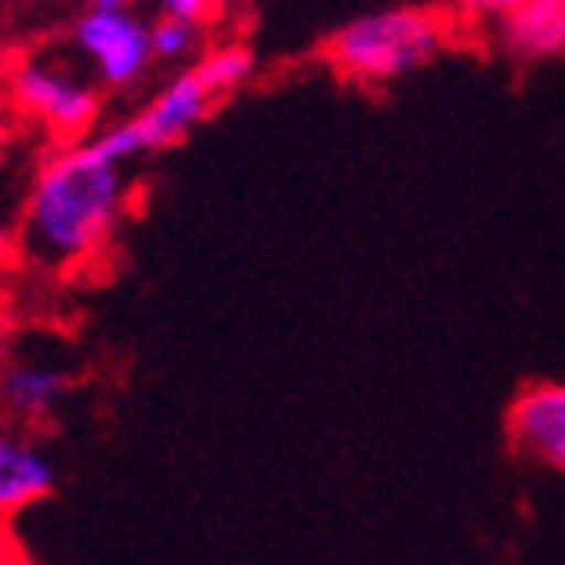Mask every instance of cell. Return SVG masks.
<instances>
[{"mask_svg":"<svg viewBox=\"0 0 565 565\" xmlns=\"http://www.w3.org/2000/svg\"><path fill=\"white\" fill-rule=\"evenodd\" d=\"M79 56L92 64L104 87L139 84L154 64L151 24L127 4V0H95L72 24Z\"/></svg>","mask_w":565,"mask_h":565,"instance_id":"obj_4","label":"cell"},{"mask_svg":"<svg viewBox=\"0 0 565 565\" xmlns=\"http://www.w3.org/2000/svg\"><path fill=\"white\" fill-rule=\"evenodd\" d=\"M202 29H190L179 20H154L151 24V52L159 64H186L190 56H199Z\"/></svg>","mask_w":565,"mask_h":565,"instance_id":"obj_11","label":"cell"},{"mask_svg":"<svg viewBox=\"0 0 565 565\" xmlns=\"http://www.w3.org/2000/svg\"><path fill=\"white\" fill-rule=\"evenodd\" d=\"M217 12H222V4H214V0H162L159 4L162 20H179L190 29H206Z\"/></svg>","mask_w":565,"mask_h":565,"instance_id":"obj_12","label":"cell"},{"mask_svg":"<svg viewBox=\"0 0 565 565\" xmlns=\"http://www.w3.org/2000/svg\"><path fill=\"white\" fill-rule=\"evenodd\" d=\"M507 44L530 60L565 52V0H522L502 12Z\"/></svg>","mask_w":565,"mask_h":565,"instance_id":"obj_9","label":"cell"},{"mask_svg":"<svg viewBox=\"0 0 565 565\" xmlns=\"http://www.w3.org/2000/svg\"><path fill=\"white\" fill-rule=\"evenodd\" d=\"M444 47V24L424 9H376L332 32L324 56L344 79L392 84L427 67Z\"/></svg>","mask_w":565,"mask_h":565,"instance_id":"obj_2","label":"cell"},{"mask_svg":"<svg viewBox=\"0 0 565 565\" xmlns=\"http://www.w3.org/2000/svg\"><path fill=\"white\" fill-rule=\"evenodd\" d=\"M12 104L24 115H36L60 139H79L99 119V92L84 76L47 60H24L9 76Z\"/></svg>","mask_w":565,"mask_h":565,"instance_id":"obj_5","label":"cell"},{"mask_svg":"<svg viewBox=\"0 0 565 565\" xmlns=\"http://www.w3.org/2000/svg\"><path fill=\"white\" fill-rule=\"evenodd\" d=\"M0 565H20V546H17V534L4 519H0Z\"/></svg>","mask_w":565,"mask_h":565,"instance_id":"obj_13","label":"cell"},{"mask_svg":"<svg viewBox=\"0 0 565 565\" xmlns=\"http://www.w3.org/2000/svg\"><path fill=\"white\" fill-rule=\"evenodd\" d=\"M56 490V462L24 431H0V519L36 507Z\"/></svg>","mask_w":565,"mask_h":565,"instance_id":"obj_8","label":"cell"},{"mask_svg":"<svg viewBox=\"0 0 565 565\" xmlns=\"http://www.w3.org/2000/svg\"><path fill=\"white\" fill-rule=\"evenodd\" d=\"M76 384V372L64 356L20 344L0 356V415L17 427L47 424Z\"/></svg>","mask_w":565,"mask_h":565,"instance_id":"obj_6","label":"cell"},{"mask_svg":"<svg viewBox=\"0 0 565 565\" xmlns=\"http://www.w3.org/2000/svg\"><path fill=\"white\" fill-rule=\"evenodd\" d=\"M254 67H257V60L245 44H222V47H210L206 56L194 64V72H199V79L206 84V92L214 95V99H222V95L237 92L245 79L254 76Z\"/></svg>","mask_w":565,"mask_h":565,"instance_id":"obj_10","label":"cell"},{"mask_svg":"<svg viewBox=\"0 0 565 565\" xmlns=\"http://www.w3.org/2000/svg\"><path fill=\"white\" fill-rule=\"evenodd\" d=\"M507 427L522 455L565 471V384H530L510 404Z\"/></svg>","mask_w":565,"mask_h":565,"instance_id":"obj_7","label":"cell"},{"mask_svg":"<svg viewBox=\"0 0 565 565\" xmlns=\"http://www.w3.org/2000/svg\"><path fill=\"white\" fill-rule=\"evenodd\" d=\"M131 199V174L95 139L67 142L32 174L17 245L40 269L67 274L92 262L119 230Z\"/></svg>","mask_w":565,"mask_h":565,"instance_id":"obj_1","label":"cell"},{"mask_svg":"<svg viewBox=\"0 0 565 565\" xmlns=\"http://www.w3.org/2000/svg\"><path fill=\"white\" fill-rule=\"evenodd\" d=\"M214 104L217 99L206 92V84H202L194 64H190L182 67L179 76H170L151 95V104L142 107V111H135L131 119H122L119 127H107L104 135H92V139L115 162L131 167L135 159L170 151L182 139H190L206 122V115L214 111Z\"/></svg>","mask_w":565,"mask_h":565,"instance_id":"obj_3","label":"cell"},{"mask_svg":"<svg viewBox=\"0 0 565 565\" xmlns=\"http://www.w3.org/2000/svg\"><path fill=\"white\" fill-rule=\"evenodd\" d=\"M20 254V245H17V237L9 234V230H0V269H9L12 265V257Z\"/></svg>","mask_w":565,"mask_h":565,"instance_id":"obj_14","label":"cell"}]
</instances>
